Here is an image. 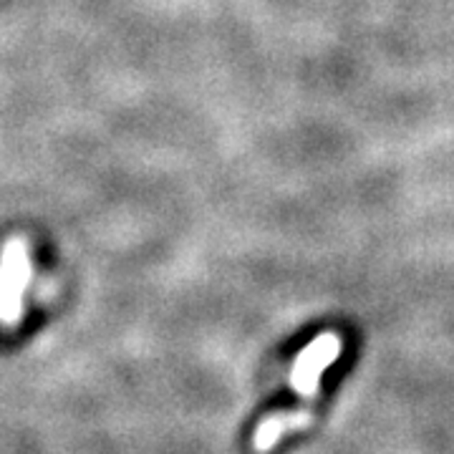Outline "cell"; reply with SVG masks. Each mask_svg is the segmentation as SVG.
<instances>
[{"label":"cell","mask_w":454,"mask_h":454,"mask_svg":"<svg viewBox=\"0 0 454 454\" xmlns=\"http://www.w3.org/2000/svg\"><path fill=\"white\" fill-rule=\"evenodd\" d=\"M31 280V255L26 238H11L0 258V321L16 324L23 316V291Z\"/></svg>","instance_id":"obj_1"}]
</instances>
